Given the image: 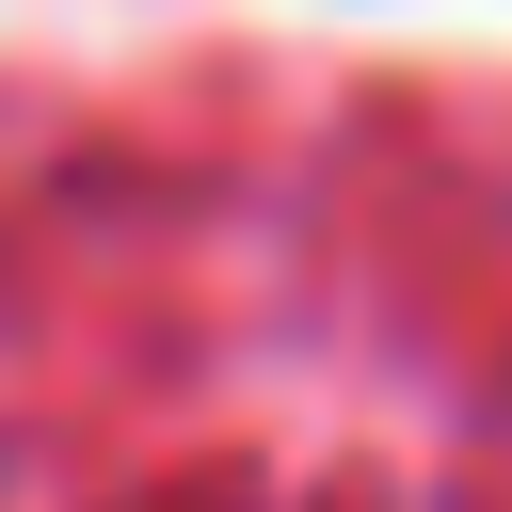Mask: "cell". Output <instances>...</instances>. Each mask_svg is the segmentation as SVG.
<instances>
[]
</instances>
